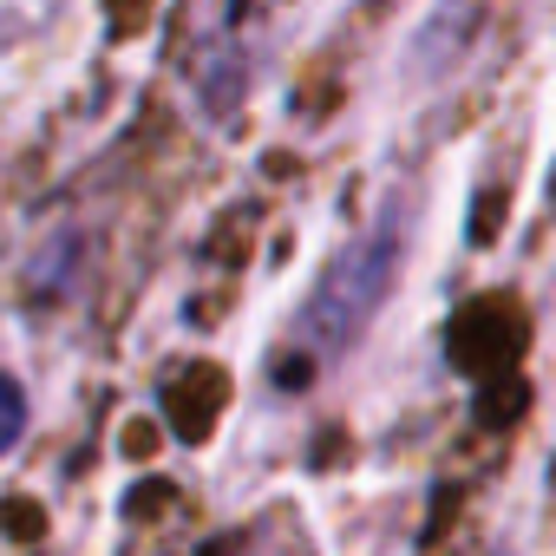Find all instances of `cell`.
Wrapping results in <instances>:
<instances>
[{"label":"cell","mask_w":556,"mask_h":556,"mask_svg":"<svg viewBox=\"0 0 556 556\" xmlns=\"http://www.w3.org/2000/svg\"><path fill=\"white\" fill-rule=\"evenodd\" d=\"M393 275H400V216H374V223L334 255V268L321 275V289H315V302H308V315H302V341H308L315 354L348 348V341L374 321V308L387 302Z\"/></svg>","instance_id":"obj_1"},{"label":"cell","mask_w":556,"mask_h":556,"mask_svg":"<svg viewBox=\"0 0 556 556\" xmlns=\"http://www.w3.org/2000/svg\"><path fill=\"white\" fill-rule=\"evenodd\" d=\"M216 556H315L308 549V530L295 523V517H282V510H275V517H262V523H249V530H236Z\"/></svg>","instance_id":"obj_2"},{"label":"cell","mask_w":556,"mask_h":556,"mask_svg":"<svg viewBox=\"0 0 556 556\" xmlns=\"http://www.w3.org/2000/svg\"><path fill=\"white\" fill-rule=\"evenodd\" d=\"M27 432V400H21V387L0 374V452H14V439Z\"/></svg>","instance_id":"obj_3"}]
</instances>
